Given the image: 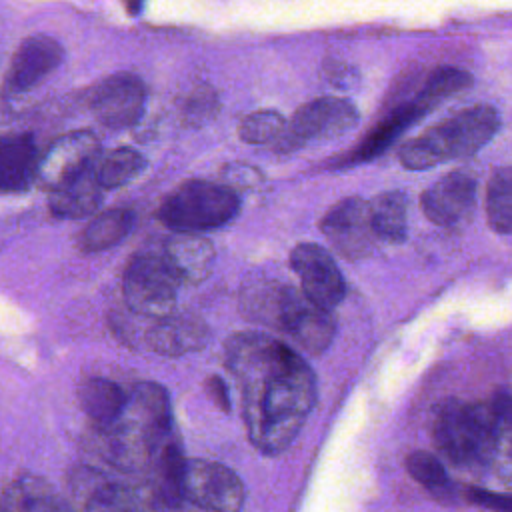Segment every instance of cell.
<instances>
[{
  "label": "cell",
  "mask_w": 512,
  "mask_h": 512,
  "mask_svg": "<svg viewBox=\"0 0 512 512\" xmlns=\"http://www.w3.org/2000/svg\"><path fill=\"white\" fill-rule=\"evenodd\" d=\"M466 496L470 502H474L478 506H484V508H490L496 512H512V494L510 492H490L484 488H472V490H468Z\"/></svg>",
  "instance_id": "cell-30"
},
{
  "label": "cell",
  "mask_w": 512,
  "mask_h": 512,
  "mask_svg": "<svg viewBox=\"0 0 512 512\" xmlns=\"http://www.w3.org/2000/svg\"><path fill=\"white\" fill-rule=\"evenodd\" d=\"M208 326L194 312H170L148 320L144 342L160 356H184L196 352L208 342Z\"/></svg>",
  "instance_id": "cell-18"
},
{
  "label": "cell",
  "mask_w": 512,
  "mask_h": 512,
  "mask_svg": "<svg viewBox=\"0 0 512 512\" xmlns=\"http://www.w3.org/2000/svg\"><path fill=\"white\" fill-rule=\"evenodd\" d=\"M180 286L152 244L140 248L124 268L122 292L126 306L146 320L174 312Z\"/></svg>",
  "instance_id": "cell-7"
},
{
  "label": "cell",
  "mask_w": 512,
  "mask_h": 512,
  "mask_svg": "<svg viewBox=\"0 0 512 512\" xmlns=\"http://www.w3.org/2000/svg\"><path fill=\"white\" fill-rule=\"evenodd\" d=\"M370 220L376 238L400 244L408 232V200L402 190L380 192L370 200Z\"/></svg>",
  "instance_id": "cell-23"
},
{
  "label": "cell",
  "mask_w": 512,
  "mask_h": 512,
  "mask_svg": "<svg viewBox=\"0 0 512 512\" xmlns=\"http://www.w3.org/2000/svg\"><path fill=\"white\" fill-rule=\"evenodd\" d=\"M510 392H512V390H510Z\"/></svg>",
  "instance_id": "cell-32"
},
{
  "label": "cell",
  "mask_w": 512,
  "mask_h": 512,
  "mask_svg": "<svg viewBox=\"0 0 512 512\" xmlns=\"http://www.w3.org/2000/svg\"><path fill=\"white\" fill-rule=\"evenodd\" d=\"M238 306L246 320L282 332L306 354H322L336 332L330 310L278 280L246 282Z\"/></svg>",
  "instance_id": "cell-3"
},
{
  "label": "cell",
  "mask_w": 512,
  "mask_h": 512,
  "mask_svg": "<svg viewBox=\"0 0 512 512\" xmlns=\"http://www.w3.org/2000/svg\"><path fill=\"white\" fill-rule=\"evenodd\" d=\"M74 496L82 502V512H168L172 510L158 488L148 480L120 482L96 470L78 472Z\"/></svg>",
  "instance_id": "cell-8"
},
{
  "label": "cell",
  "mask_w": 512,
  "mask_h": 512,
  "mask_svg": "<svg viewBox=\"0 0 512 512\" xmlns=\"http://www.w3.org/2000/svg\"><path fill=\"white\" fill-rule=\"evenodd\" d=\"M486 218L492 230L512 234V168L496 170L486 186Z\"/></svg>",
  "instance_id": "cell-28"
},
{
  "label": "cell",
  "mask_w": 512,
  "mask_h": 512,
  "mask_svg": "<svg viewBox=\"0 0 512 512\" xmlns=\"http://www.w3.org/2000/svg\"><path fill=\"white\" fill-rule=\"evenodd\" d=\"M358 124L356 108L336 96H322L300 106L274 142L276 152H294L310 140H330Z\"/></svg>",
  "instance_id": "cell-9"
},
{
  "label": "cell",
  "mask_w": 512,
  "mask_h": 512,
  "mask_svg": "<svg viewBox=\"0 0 512 512\" xmlns=\"http://www.w3.org/2000/svg\"><path fill=\"white\" fill-rule=\"evenodd\" d=\"M146 168V158L134 148H114L100 152L92 166V174L102 190L118 188L132 182Z\"/></svg>",
  "instance_id": "cell-25"
},
{
  "label": "cell",
  "mask_w": 512,
  "mask_h": 512,
  "mask_svg": "<svg viewBox=\"0 0 512 512\" xmlns=\"http://www.w3.org/2000/svg\"><path fill=\"white\" fill-rule=\"evenodd\" d=\"M152 246L180 284H200L214 268V248L202 234L170 232Z\"/></svg>",
  "instance_id": "cell-17"
},
{
  "label": "cell",
  "mask_w": 512,
  "mask_h": 512,
  "mask_svg": "<svg viewBox=\"0 0 512 512\" xmlns=\"http://www.w3.org/2000/svg\"><path fill=\"white\" fill-rule=\"evenodd\" d=\"M94 118L106 128L134 126L146 108V84L132 72H118L100 80L88 98Z\"/></svg>",
  "instance_id": "cell-12"
},
{
  "label": "cell",
  "mask_w": 512,
  "mask_h": 512,
  "mask_svg": "<svg viewBox=\"0 0 512 512\" xmlns=\"http://www.w3.org/2000/svg\"><path fill=\"white\" fill-rule=\"evenodd\" d=\"M406 470L436 500H440V502L452 500V494H454L452 480L448 478L446 468L440 462V458L434 456L432 452H426V450L410 452L406 458Z\"/></svg>",
  "instance_id": "cell-27"
},
{
  "label": "cell",
  "mask_w": 512,
  "mask_h": 512,
  "mask_svg": "<svg viewBox=\"0 0 512 512\" xmlns=\"http://www.w3.org/2000/svg\"><path fill=\"white\" fill-rule=\"evenodd\" d=\"M290 266L300 278L302 292L326 310L338 306L346 284L332 254L314 242H302L290 252Z\"/></svg>",
  "instance_id": "cell-14"
},
{
  "label": "cell",
  "mask_w": 512,
  "mask_h": 512,
  "mask_svg": "<svg viewBox=\"0 0 512 512\" xmlns=\"http://www.w3.org/2000/svg\"><path fill=\"white\" fill-rule=\"evenodd\" d=\"M100 152V142L90 130L62 134L38 156L36 180L52 192L86 174Z\"/></svg>",
  "instance_id": "cell-11"
},
{
  "label": "cell",
  "mask_w": 512,
  "mask_h": 512,
  "mask_svg": "<svg viewBox=\"0 0 512 512\" xmlns=\"http://www.w3.org/2000/svg\"><path fill=\"white\" fill-rule=\"evenodd\" d=\"M476 202V178L466 170H454L436 180L420 196L424 216L438 226L462 222Z\"/></svg>",
  "instance_id": "cell-16"
},
{
  "label": "cell",
  "mask_w": 512,
  "mask_h": 512,
  "mask_svg": "<svg viewBox=\"0 0 512 512\" xmlns=\"http://www.w3.org/2000/svg\"><path fill=\"white\" fill-rule=\"evenodd\" d=\"M286 126V120L276 110H256L246 114L238 124V136L248 144L276 142Z\"/></svg>",
  "instance_id": "cell-29"
},
{
  "label": "cell",
  "mask_w": 512,
  "mask_h": 512,
  "mask_svg": "<svg viewBox=\"0 0 512 512\" xmlns=\"http://www.w3.org/2000/svg\"><path fill=\"white\" fill-rule=\"evenodd\" d=\"M54 506L50 484L30 472L16 476L0 496V512H54Z\"/></svg>",
  "instance_id": "cell-22"
},
{
  "label": "cell",
  "mask_w": 512,
  "mask_h": 512,
  "mask_svg": "<svg viewBox=\"0 0 512 512\" xmlns=\"http://www.w3.org/2000/svg\"><path fill=\"white\" fill-rule=\"evenodd\" d=\"M134 226V212L126 208L104 210L94 216L78 234V246L84 252H100L124 240Z\"/></svg>",
  "instance_id": "cell-24"
},
{
  "label": "cell",
  "mask_w": 512,
  "mask_h": 512,
  "mask_svg": "<svg viewBox=\"0 0 512 512\" xmlns=\"http://www.w3.org/2000/svg\"><path fill=\"white\" fill-rule=\"evenodd\" d=\"M240 210L238 194L218 182L188 180L158 206V220L172 232H206L228 224Z\"/></svg>",
  "instance_id": "cell-6"
},
{
  "label": "cell",
  "mask_w": 512,
  "mask_h": 512,
  "mask_svg": "<svg viewBox=\"0 0 512 512\" xmlns=\"http://www.w3.org/2000/svg\"><path fill=\"white\" fill-rule=\"evenodd\" d=\"M320 230L340 256L348 260L368 256L376 240L370 220V202L358 196L342 198L322 216Z\"/></svg>",
  "instance_id": "cell-13"
},
{
  "label": "cell",
  "mask_w": 512,
  "mask_h": 512,
  "mask_svg": "<svg viewBox=\"0 0 512 512\" xmlns=\"http://www.w3.org/2000/svg\"><path fill=\"white\" fill-rule=\"evenodd\" d=\"M62 44L48 34H32L16 48L8 72L4 76V90L10 96L34 90L46 76H50L62 62Z\"/></svg>",
  "instance_id": "cell-15"
},
{
  "label": "cell",
  "mask_w": 512,
  "mask_h": 512,
  "mask_svg": "<svg viewBox=\"0 0 512 512\" xmlns=\"http://www.w3.org/2000/svg\"><path fill=\"white\" fill-rule=\"evenodd\" d=\"M78 400L96 428L112 424L126 408L128 392L110 378H86L78 386Z\"/></svg>",
  "instance_id": "cell-20"
},
{
  "label": "cell",
  "mask_w": 512,
  "mask_h": 512,
  "mask_svg": "<svg viewBox=\"0 0 512 512\" xmlns=\"http://www.w3.org/2000/svg\"><path fill=\"white\" fill-rule=\"evenodd\" d=\"M182 494L186 502L206 512H240L246 498L244 484L234 470L204 458L186 460Z\"/></svg>",
  "instance_id": "cell-10"
},
{
  "label": "cell",
  "mask_w": 512,
  "mask_h": 512,
  "mask_svg": "<svg viewBox=\"0 0 512 512\" xmlns=\"http://www.w3.org/2000/svg\"><path fill=\"white\" fill-rule=\"evenodd\" d=\"M250 442L264 454L284 452L316 402L312 368L288 344L258 332H238L224 348Z\"/></svg>",
  "instance_id": "cell-1"
},
{
  "label": "cell",
  "mask_w": 512,
  "mask_h": 512,
  "mask_svg": "<svg viewBox=\"0 0 512 512\" xmlns=\"http://www.w3.org/2000/svg\"><path fill=\"white\" fill-rule=\"evenodd\" d=\"M472 86V76L454 66H438L422 78L418 92L412 96L426 112L444 102L446 98Z\"/></svg>",
  "instance_id": "cell-26"
},
{
  "label": "cell",
  "mask_w": 512,
  "mask_h": 512,
  "mask_svg": "<svg viewBox=\"0 0 512 512\" xmlns=\"http://www.w3.org/2000/svg\"><path fill=\"white\" fill-rule=\"evenodd\" d=\"M102 202V188L96 182L92 168L80 178L50 192V212L58 218H82L98 210Z\"/></svg>",
  "instance_id": "cell-21"
},
{
  "label": "cell",
  "mask_w": 512,
  "mask_h": 512,
  "mask_svg": "<svg viewBox=\"0 0 512 512\" xmlns=\"http://www.w3.org/2000/svg\"><path fill=\"white\" fill-rule=\"evenodd\" d=\"M498 128V110L488 104H476L406 140L398 156L408 170H428L444 160L476 154L492 140Z\"/></svg>",
  "instance_id": "cell-4"
},
{
  "label": "cell",
  "mask_w": 512,
  "mask_h": 512,
  "mask_svg": "<svg viewBox=\"0 0 512 512\" xmlns=\"http://www.w3.org/2000/svg\"><path fill=\"white\" fill-rule=\"evenodd\" d=\"M38 156L30 136L0 138V192L26 190L36 180Z\"/></svg>",
  "instance_id": "cell-19"
},
{
  "label": "cell",
  "mask_w": 512,
  "mask_h": 512,
  "mask_svg": "<svg viewBox=\"0 0 512 512\" xmlns=\"http://www.w3.org/2000/svg\"><path fill=\"white\" fill-rule=\"evenodd\" d=\"M432 438L440 454L458 466L484 464L500 448V432L488 400H444L434 410Z\"/></svg>",
  "instance_id": "cell-5"
},
{
  "label": "cell",
  "mask_w": 512,
  "mask_h": 512,
  "mask_svg": "<svg viewBox=\"0 0 512 512\" xmlns=\"http://www.w3.org/2000/svg\"><path fill=\"white\" fill-rule=\"evenodd\" d=\"M106 462L124 472L144 474L174 434L168 394L154 382H140L128 392L124 412L108 426L96 428Z\"/></svg>",
  "instance_id": "cell-2"
},
{
  "label": "cell",
  "mask_w": 512,
  "mask_h": 512,
  "mask_svg": "<svg viewBox=\"0 0 512 512\" xmlns=\"http://www.w3.org/2000/svg\"><path fill=\"white\" fill-rule=\"evenodd\" d=\"M206 388H208V394L212 396V400L216 402V406H220L222 410L230 408V394H228V388L222 382V378H218V376L208 378Z\"/></svg>",
  "instance_id": "cell-31"
}]
</instances>
